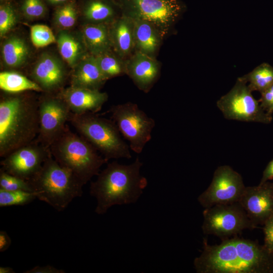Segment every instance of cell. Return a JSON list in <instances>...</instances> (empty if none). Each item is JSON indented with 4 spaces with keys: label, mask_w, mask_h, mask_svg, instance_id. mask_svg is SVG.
Segmentation results:
<instances>
[{
    "label": "cell",
    "mask_w": 273,
    "mask_h": 273,
    "mask_svg": "<svg viewBox=\"0 0 273 273\" xmlns=\"http://www.w3.org/2000/svg\"><path fill=\"white\" fill-rule=\"evenodd\" d=\"M239 78L248 83V86L252 92L261 93L273 84V67L263 63Z\"/></svg>",
    "instance_id": "cell-25"
},
{
    "label": "cell",
    "mask_w": 273,
    "mask_h": 273,
    "mask_svg": "<svg viewBox=\"0 0 273 273\" xmlns=\"http://www.w3.org/2000/svg\"><path fill=\"white\" fill-rule=\"evenodd\" d=\"M24 14L30 18H37L42 16L46 8L41 0H24L22 5Z\"/></svg>",
    "instance_id": "cell-33"
},
{
    "label": "cell",
    "mask_w": 273,
    "mask_h": 273,
    "mask_svg": "<svg viewBox=\"0 0 273 273\" xmlns=\"http://www.w3.org/2000/svg\"><path fill=\"white\" fill-rule=\"evenodd\" d=\"M246 187L241 175L229 165L218 167L207 189L198 200L205 208L216 204L238 202Z\"/></svg>",
    "instance_id": "cell-11"
},
{
    "label": "cell",
    "mask_w": 273,
    "mask_h": 273,
    "mask_svg": "<svg viewBox=\"0 0 273 273\" xmlns=\"http://www.w3.org/2000/svg\"><path fill=\"white\" fill-rule=\"evenodd\" d=\"M32 43L36 48H43L56 42L52 30L47 25H33L30 27Z\"/></svg>",
    "instance_id": "cell-29"
},
{
    "label": "cell",
    "mask_w": 273,
    "mask_h": 273,
    "mask_svg": "<svg viewBox=\"0 0 273 273\" xmlns=\"http://www.w3.org/2000/svg\"><path fill=\"white\" fill-rule=\"evenodd\" d=\"M256 228L273 216V183L246 187L238 202Z\"/></svg>",
    "instance_id": "cell-14"
},
{
    "label": "cell",
    "mask_w": 273,
    "mask_h": 273,
    "mask_svg": "<svg viewBox=\"0 0 273 273\" xmlns=\"http://www.w3.org/2000/svg\"><path fill=\"white\" fill-rule=\"evenodd\" d=\"M259 100L261 108L268 114L273 113V84L263 91Z\"/></svg>",
    "instance_id": "cell-34"
},
{
    "label": "cell",
    "mask_w": 273,
    "mask_h": 273,
    "mask_svg": "<svg viewBox=\"0 0 273 273\" xmlns=\"http://www.w3.org/2000/svg\"><path fill=\"white\" fill-rule=\"evenodd\" d=\"M133 19L135 51L155 58L163 37L158 29L150 22Z\"/></svg>",
    "instance_id": "cell-20"
},
{
    "label": "cell",
    "mask_w": 273,
    "mask_h": 273,
    "mask_svg": "<svg viewBox=\"0 0 273 273\" xmlns=\"http://www.w3.org/2000/svg\"><path fill=\"white\" fill-rule=\"evenodd\" d=\"M110 113L122 136L128 142L130 150L141 153L152 138L155 120L130 102L112 106Z\"/></svg>",
    "instance_id": "cell-7"
},
{
    "label": "cell",
    "mask_w": 273,
    "mask_h": 273,
    "mask_svg": "<svg viewBox=\"0 0 273 273\" xmlns=\"http://www.w3.org/2000/svg\"><path fill=\"white\" fill-rule=\"evenodd\" d=\"M252 93L247 83L238 77L232 89L217 101L216 105L227 119L270 123L272 115L261 108Z\"/></svg>",
    "instance_id": "cell-8"
},
{
    "label": "cell",
    "mask_w": 273,
    "mask_h": 273,
    "mask_svg": "<svg viewBox=\"0 0 273 273\" xmlns=\"http://www.w3.org/2000/svg\"><path fill=\"white\" fill-rule=\"evenodd\" d=\"M203 214L202 229L206 235L224 238L255 228L239 202L213 205L205 208Z\"/></svg>",
    "instance_id": "cell-9"
},
{
    "label": "cell",
    "mask_w": 273,
    "mask_h": 273,
    "mask_svg": "<svg viewBox=\"0 0 273 273\" xmlns=\"http://www.w3.org/2000/svg\"><path fill=\"white\" fill-rule=\"evenodd\" d=\"M73 69L70 77L72 87L100 90L107 80L92 55H85Z\"/></svg>",
    "instance_id": "cell-19"
},
{
    "label": "cell",
    "mask_w": 273,
    "mask_h": 273,
    "mask_svg": "<svg viewBox=\"0 0 273 273\" xmlns=\"http://www.w3.org/2000/svg\"><path fill=\"white\" fill-rule=\"evenodd\" d=\"M109 32L112 48L121 58L126 60L135 52L133 19L123 14L112 22Z\"/></svg>",
    "instance_id": "cell-18"
},
{
    "label": "cell",
    "mask_w": 273,
    "mask_h": 273,
    "mask_svg": "<svg viewBox=\"0 0 273 273\" xmlns=\"http://www.w3.org/2000/svg\"><path fill=\"white\" fill-rule=\"evenodd\" d=\"M0 88L9 93L25 91L43 92L41 87L33 80L19 73L11 71L1 72Z\"/></svg>",
    "instance_id": "cell-24"
},
{
    "label": "cell",
    "mask_w": 273,
    "mask_h": 273,
    "mask_svg": "<svg viewBox=\"0 0 273 273\" xmlns=\"http://www.w3.org/2000/svg\"><path fill=\"white\" fill-rule=\"evenodd\" d=\"M29 50L25 40L17 36L7 39L2 47V56L8 68H16L22 66L27 60Z\"/></svg>",
    "instance_id": "cell-22"
},
{
    "label": "cell",
    "mask_w": 273,
    "mask_h": 273,
    "mask_svg": "<svg viewBox=\"0 0 273 273\" xmlns=\"http://www.w3.org/2000/svg\"><path fill=\"white\" fill-rule=\"evenodd\" d=\"M126 12L134 19L153 24L164 38L179 17L181 6L177 0H125Z\"/></svg>",
    "instance_id": "cell-10"
},
{
    "label": "cell",
    "mask_w": 273,
    "mask_h": 273,
    "mask_svg": "<svg viewBox=\"0 0 273 273\" xmlns=\"http://www.w3.org/2000/svg\"><path fill=\"white\" fill-rule=\"evenodd\" d=\"M56 24L63 29L73 27L77 19V12L74 5L67 4L58 8L55 13Z\"/></svg>",
    "instance_id": "cell-31"
},
{
    "label": "cell",
    "mask_w": 273,
    "mask_h": 273,
    "mask_svg": "<svg viewBox=\"0 0 273 273\" xmlns=\"http://www.w3.org/2000/svg\"><path fill=\"white\" fill-rule=\"evenodd\" d=\"M49 3L51 4H58L63 3L68 0H47Z\"/></svg>",
    "instance_id": "cell-40"
},
{
    "label": "cell",
    "mask_w": 273,
    "mask_h": 273,
    "mask_svg": "<svg viewBox=\"0 0 273 273\" xmlns=\"http://www.w3.org/2000/svg\"><path fill=\"white\" fill-rule=\"evenodd\" d=\"M58 48L63 59L73 68L84 57L86 50L85 44L70 33L62 31L56 38Z\"/></svg>",
    "instance_id": "cell-23"
},
{
    "label": "cell",
    "mask_w": 273,
    "mask_h": 273,
    "mask_svg": "<svg viewBox=\"0 0 273 273\" xmlns=\"http://www.w3.org/2000/svg\"><path fill=\"white\" fill-rule=\"evenodd\" d=\"M0 189L7 191L34 192L29 181L10 174L2 169L0 171Z\"/></svg>",
    "instance_id": "cell-30"
},
{
    "label": "cell",
    "mask_w": 273,
    "mask_h": 273,
    "mask_svg": "<svg viewBox=\"0 0 273 273\" xmlns=\"http://www.w3.org/2000/svg\"><path fill=\"white\" fill-rule=\"evenodd\" d=\"M29 182L37 199L58 211L65 209L74 198L83 194L84 185L51 154Z\"/></svg>",
    "instance_id": "cell-5"
},
{
    "label": "cell",
    "mask_w": 273,
    "mask_h": 273,
    "mask_svg": "<svg viewBox=\"0 0 273 273\" xmlns=\"http://www.w3.org/2000/svg\"><path fill=\"white\" fill-rule=\"evenodd\" d=\"M142 165L137 157L128 165L113 161L99 172L90 186V194L97 200L96 213L104 214L113 205L128 204L138 200L148 184L141 174Z\"/></svg>",
    "instance_id": "cell-2"
},
{
    "label": "cell",
    "mask_w": 273,
    "mask_h": 273,
    "mask_svg": "<svg viewBox=\"0 0 273 273\" xmlns=\"http://www.w3.org/2000/svg\"><path fill=\"white\" fill-rule=\"evenodd\" d=\"M11 239L6 232H0V252L6 251L11 246Z\"/></svg>",
    "instance_id": "cell-37"
},
{
    "label": "cell",
    "mask_w": 273,
    "mask_h": 273,
    "mask_svg": "<svg viewBox=\"0 0 273 273\" xmlns=\"http://www.w3.org/2000/svg\"><path fill=\"white\" fill-rule=\"evenodd\" d=\"M125 64L126 74L140 90L148 92L159 75V62L155 58L135 51Z\"/></svg>",
    "instance_id": "cell-15"
},
{
    "label": "cell",
    "mask_w": 273,
    "mask_h": 273,
    "mask_svg": "<svg viewBox=\"0 0 273 273\" xmlns=\"http://www.w3.org/2000/svg\"><path fill=\"white\" fill-rule=\"evenodd\" d=\"M83 14L90 23H105L114 21L115 13L113 8L107 3L100 0L89 2L85 6Z\"/></svg>",
    "instance_id": "cell-27"
},
{
    "label": "cell",
    "mask_w": 273,
    "mask_h": 273,
    "mask_svg": "<svg viewBox=\"0 0 273 273\" xmlns=\"http://www.w3.org/2000/svg\"><path fill=\"white\" fill-rule=\"evenodd\" d=\"M51 154L49 148L45 147L35 140L4 157L1 162V169L10 174L29 181L39 171Z\"/></svg>",
    "instance_id": "cell-13"
},
{
    "label": "cell",
    "mask_w": 273,
    "mask_h": 273,
    "mask_svg": "<svg viewBox=\"0 0 273 273\" xmlns=\"http://www.w3.org/2000/svg\"><path fill=\"white\" fill-rule=\"evenodd\" d=\"M97 64L105 78H111L126 74L125 60L112 50L95 56Z\"/></svg>",
    "instance_id": "cell-26"
},
{
    "label": "cell",
    "mask_w": 273,
    "mask_h": 273,
    "mask_svg": "<svg viewBox=\"0 0 273 273\" xmlns=\"http://www.w3.org/2000/svg\"><path fill=\"white\" fill-rule=\"evenodd\" d=\"M49 149L55 160L84 185L98 175L102 166L108 162L89 142L72 131L67 125Z\"/></svg>",
    "instance_id": "cell-4"
},
{
    "label": "cell",
    "mask_w": 273,
    "mask_h": 273,
    "mask_svg": "<svg viewBox=\"0 0 273 273\" xmlns=\"http://www.w3.org/2000/svg\"><path fill=\"white\" fill-rule=\"evenodd\" d=\"M17 17L13 8L9 5L0 7V36H4L15 25Z\"/></svg>",
    "instance_id": "cell-32"
},
{
    "label": "cell",
    "mask_w": 273,
    "mask_h": 273,
    "mask_svg": "<svg viewBox=\"0 0 273 273\" xmlns=\"http://www.w3.org/2000/svg\"><path fill=\"white\" fill-rule=\"evenodd\" d=\"M9 0H1V2H5V1H8Z\"/></svg>",
    "instance_id": "cell-41"
},
{
    "label": "cell",
    "mask_w": 273,
    "mask_h": 273,
    "mask_svg": "<svg viewBox=\"0 0 273 273\" xmlns=\"http://www.w3.org/2000/svg\"><path fill=\"white\" fill-rule=\"evenodd\" d=\"M31 75L43 92H51L61 87L66 79V72L63 64L57 57L44 53L35 64Z\"/></svg>",
    "instance_id": "cell-17"
},
{
    "label": "cell",
    "mask_w": 273,
    "mask_h": 273,
    "mask_svg": "<svg viewBox=\"0 0 273 273\" xmlns=\"http://www.w3.org/2000/svg\"><path fill=\"white\" fill-rule=\"evenodd\" d=\"M0 102V156L5 157L37 136L39 101L12 93Z\"/></svg>",
    "instance_id": "cell-3"
},
{
    "label": "cell",
    "mask_w": 273,
    "mask_h": 273,
    "mask_svg": "<svg viewBox=\"0 0 273 273\" xmlns=\"http://www.w3.org/2000/svg\"><path fill=\"white\" fill-rule=\"evenodd\" d=\"M15 271L11 267H0V273H14Z\"/></svg>",
    "instance_id": "cell-39"
},
{
    "label": "cell",
    "mask_w": 273,
    "mask_h": 273,
    "mask_svg": "<svg viewBox=\"0 0 273 273\" xmlns=\"http://www.w3.org/2000/svg\"><path fill=\"white\" fill-rule=\"evenodd\" d=\"M69 107L72 113L81 114L96 113L107 101V93L100 90L70 86L58 95Z\"/></svg>",
    "instance_id": "cell-16"
},
{
    "label": "cell",
    "mask_w": 273,
    "mask_h": 273,
    "mask_svg": "<svg viewBox=\"0 0 273 273\" xmlns=\"http://www.w3.org/2000/svg\"><path fill=\"white\" fill-rule=\"evenodd\" d=\"M273 179V158L266 165L259 184H261Z\"/></svg>",
    "instance_id": "cell-38"
},
{
    "label": "cell",
    "mask_w": 273,
    "mask_h": 273,
    "mask_svg": "<svg viewBox=\"0 0 273 273\" xmlns=\"http://www.w3.org/2000/svg\"><path fill=\"white\" fill-rule=\"evenodd\" d=\"M86 50L95 56L112 50L109 27L105 23H89L82 29Z\"/></svg>",
    "instance_id": "cell-21"
},
{
    "label": "cell",
    "mask_w": 273,
    "mask_h": 273,
    "mask_svg": "<svg viewBox=\"0 0 273 273\" xmlns=\"http://www.w3.org/2000/svg\"><path fill=\"white\" fill-rule=\"evenodd\" d=\"M25 273H64L65 271L54 266L47 265L46 266H36L32 268L24 271Z\"/></svg>",
    "instance_id": "cell-36"
},
{
    "label": "cell",
    "mask_w": 273,
    "mask_h": 273,
    "mask_svg": "<svg viewBox=\"0 0 273 273\" xmlns=\"http://www.w3.org/2000/svg\"><path fill=\"white\" fill-rule=\"evenodd\" d=\"M264 234V246L273 251V216L267 219L263 224Z\"/></svg>",
    "instance_id": "cell-35"
},
{
    "label": "cell",
    "mask_w": 273,
    "mask_h": 273,
    "mask_svg": "<svg viewBox=\"0 0 273 273\" xmlns=\"http://www.w3.org/2000/svg\"><path fill=\"white\" fill-rule=\"evenodd\" d=\"M34 192L24 191H7L0 189V207L25 205L36 199Z\"/></svg>",
    "instance_id": "cell-28"
},
{
    "label": "cell",
    "mask_w": 273,
    "mask_h": 273,
    "mask_svg": "<svg viewBox=\"0 0 273 273\" xmlns=\"http://www.w3.org/2000/svg\"><path fill=\"white\" fill-rule=\"evenodd\" d=\"M68 121L107 161L111 159H130L129 145L122 138L111 119L96 113L77 114L71 112Z\"/></svg>",
    "instance_id": "cell-6"
},
{
    "label": "cell",
    "mask_w": 273,
    "mask_h": 273,
    "mask_svg": "<svg viewBox=\"0 0 273 273\" xmlns=\"http://www.w3.org/2000/svg\"><path fill=\"white\" fill-rule=\"evenodd\" d=\"M71 112L58 95L41 98L39 101V127L36 141L49 148L65 129Z\"/></svg>",
    "instance_id": "cell-12"
},
{
    "label": "cell",
    "mask_w": 273,
    "mask_h": 273,
    "mask_svg": "<svg viewBox=\"0 0 273 273\" xmlns=\"http://www.w3.org/2000/svg\"><path fill=\"white\" fill-rule=\"evenodd\" d=\"M194 265L198 273H273V251L238 237L215 245L204 239Z\"/></svg>",
    "instance_id": "cell-1"
}]
</instances>
